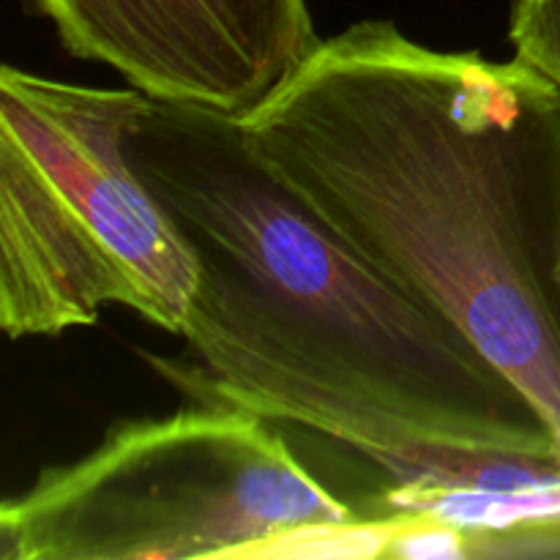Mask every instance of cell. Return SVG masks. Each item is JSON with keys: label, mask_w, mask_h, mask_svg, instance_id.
Masks as SVG:
<instances>
[{"label": "cell", "mask_w": 560, "mask_h": 560, "mask_svg": "<svg viewBox=\"0 0 560 560\" xmlns=\"http://www.w3.org/2000/svg\"><path fill=\"white\" fill-rule=\"evenodd\" d=\"M509 38L520 63L560 88V0H514Z\"/></svg>", "instance_id": "cell-6"}, {"label": "cell", "mask_w": 560, "mask_h": 560, "mask_svg": "<svg viewBox=\"0 0 560 560\" xmlns=\"http://www.w3.org/2000/svg\"><path fill=\"white\" fill-rule=\"evenodd\" d=\"M375 266L463 328L560 438V88L392 22L323 38L241 118Z\"/></svg>", "instance_id": "cell-2"}, {"label": "cell", "mask_w": 560, "mask_h": 560, "mask_svg": "<svg viewBox=\"0 0 560 560\" xmlns=\"http://www.w3.org/2000/svg\"><path fill=\"white\" fill-rule=\"evenodd\" d=\"M148 96L0 71V326L58 337L126 306L180 334L197 288L184 233L129 137Z\"/></svg>", "instance_id": "cell-3"}, {"label": "cell", "mask_w": 560, "mask_h": 560, "mask_svg": "<svg viewBox=\"0 0 560 560\" xmlns=\"http://www.w3.org/2000/svg\"><path fill=\"white\" fill-rule=\"evenodd\" d=\"M74 58L148 98L246 118L323 38L310 0H31Z\"/></svg>", "instance_id": "cell-5"}, {"label": "cell", "mask_w": 560, "mask_h": 560, "mask_svg": "<svg viewBox=\"0 0 560 560\" xmlns=\"http://www.w3.org/2000/svg\"><path fill=\"white\" fill-rule=\"evenodd\" d=\"M129 156L197 262L186 359H151L197 402L366 457L560 454L539 402L323 217L241 118L148 98Z\"/></svg>", "instance_id": "cell-1"}, {"label": "cell", "mask_w": 560, "mask_h": 560, "mask_svg": "<svg viewBox=\"0 0 560 560\" xmlns=\"http://www.w3.org/2000/svg\"><path fill=\"white\" fill-rule=\"evenodd\" d=\"M375 520L249 410L200 402L124 421L0 509L3 560L271 558L312 528Z\"/></svg>", "instance_id": "cell-4"}]
</instances>
